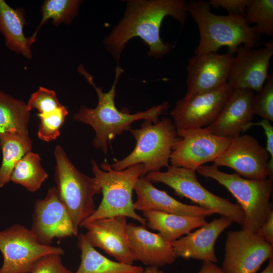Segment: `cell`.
<instances>
[{
  "label": "cell",
  "instance_id": "cell-1",
  "mask_svg": "<svg viewBox=\"0 0 273 273\" xmlns=\"http://www.w3.org/2000/svg\"><path fill=\"white\" fill-rule=\"evenodd\" d=\"M122 18L104 38L103 44L117 63L128 42L141 38L148 46L147 54L161 59L171 46L161 38L162 22L170 16L184 25L188 18L187 2L184 0H127Z\"/></svg>",
  "mask_w": 273,
  "mask_h": 273
},
{
  "label": "cell",
  "instance_id": "cell-2",
  "mask_svg": "<svg viewBox=\"0 0 273 273\" xmlns=\"http://www.w3.org/2000/svg\"><path fill=\"white\" fill-rule=\"evenodd\" d=\"M77 70L95 89L98 103L94 108L81 106L78 111L74 115L73 119L93 128L96 134L93 144L96 148L101 149L105 153L107 152L108 143L124 131H129L133 122L146 120L157 123L160 121L159 116L169 108L168 103L164 101L146 111L134 114L119 111L114 102L116 85L124 72L119 65H117L115 68L114 82L110 89L106 93L96 85L93 77L82 65H79Z\"/></svg>",
  "mask_w": 273,
  "mask_h": 273
},
{
  "label": "cell",
  "instance_id": "cell-3",
  "mask_svg": "<svg viewBox=\"0 0 273 273\" xmlns=\"http://www.w3.org/2000/svg\"><path fill=\"white\" fill-rule=\"evenodd\" d=\"M187 7L200 33L194 55L217 52L226 47L228 53L233 55L241 46L255 48L259 45L260 35L247 23L244 16L215 14L208 2L203 0L190 1Z\"/></svg>",
  "mask_w": 273,
  "mask_h": 273
},
{
  "label": "cell",
  "instance_id": "cell-4",
  "mask_svg": "<svg viewBox=\"0 0 273 273\" xmlns=\"http://www.w3.org/2000/svg\"><path fill=\"white\" fill-rule=\"evenodd\" d=\"M143 168V164H138L117 171L106 162L101 163L100 167L92 159V170L101 188L103 198L93 214L80 227L98 219L117 216L130 217L145 226L147 220L135 212L132 198L134 185L142 176Z\"/></svg>",
  "mask_w": 273,
  "mask_h": 273
},
{
  "label": "cell",
  "instance_id": "cell-5",
  "mask_svg": "<svg viewBox=\"0 0 273 273\" xmlns=\"http://www.w3.org/2000/svg\"><path fill=\"white\" fill-rule=\"evenodd\" d=\"M129 131L135 140V147L126 157L111 164L113 169L121 171L142 164V177L169 166L172 148L180 139L170 118L164 117L157 123L145 120L140 128Z\"/></svg>",
  "mask_w": 273,
  "mask_h": 273
},
{
  "label": "cell",
  "instance_id": "cell-6",
  "mask_svg": "<svg viewBox=\"0 0 273 273\" xmlns=\"http://www.w3.org/2000/svg\"><path fill=\"white\" fill-rule=\"evenodd\" d=\"M196 171L203 177L217 181L236 199L245 215L242 229L256 232L273 212L270 202L273 180L247 179L236 173L221 171L213 165H202Z\"/></svg>",
  "mask_w": 273,
  "mask_h": 273
},
{
  "label": "cell",
  "instance_id": "cell-7",
  "mask_svg": "<svg viewBox=\"0 0 273 273\" xmlns=\"http://www.w3.org/2000/svg\"><path fill=\"white\" fill-rule=\"evenodd\" d=\"M54 153L56 188L78 235L81 223L96 209L94 197L102 192L101 188L95 177L86 175L73 165L60 146L55 147Z\"/></svg>",
  "mask_w": 273,
  "mask_h": 273
},
{
  "label": "cell",
  "instance_id": "cell-8",
  "mask_svg": "<svg viewBox=\"0 0 273 273\" xmlns=\"http://www.w3.org/2000/svg\"><path fill=\"white\" fill-rule=\"evenodd\" d=\"M196 171L169 165L165 172H151L146 176L151 181L168 186L178 196L189 199L197 205L214 211L216 214L228 217L242 225L245 215L240 205L209 191L199 183Z\"/></svg>",
  "mask_w": 273,
  "mask_h": 273
},
{
  "label": "cell",
  "instance_id": "cell-9",
  "mask_svg": "<svg viewBox=\"0 0 273 273\" xmlns=\"http://www.w3.org/2000/svg\"><path fill=\"white\" fill-rule=\"evenodd\" d=\"M0 273H30L44 257L65 254L62 247L41 244L30 229L20 224L0 231Z\"/></svg>",
  "mask_w": 273,
  "mask_h": 273
},
{
  "label": "cell",
  "instance_id": "cell-10",
  "mask_svg": "<svg viewBox=\"0 0 273 273\" xmlns=\"http://www.w3.org/2000/svg\"><path fill=\"white\" fill-rule=\"evenodd\" d=\"M273 257V245L256 232L242 229L226 234L222 269L225 273H256Z\"/></svg>",
  "mask_w": 273,
  "mask_h": 273
},
{
  "label": "cell",
  "instance_id": "cell-11",
  "mask_svg": "<svg viewBox=\"0 0 273 273\" xmlns=\"http://www.w3.org/2000/svg\"><path fill=\"white\" fill-rule=\"evenodd\" d=\"M176 131L180 139L172 148L170 165L195 171L205 163L213 162L232 140L217 136L206 127Z\"/></svg>",
  "mask_w": 273,
  "mask_h": 273
},
{
  "label": "cell",
  "instance_id": "cell-12",
  "mask_svg": "<svg viewBox=\"0 0 273 273\" xmlns=\"http://www.w3.org/2000/svg\"><path fill=\"white\" fill-rule=\"evenodd\" d=\"M233 90L226 83L213 90L193 96H185L178 100L170 113L176 130L198 129L210 125Z\"/></svg>",
  "mask_w": 273,
  "mask_h": 273
},
{
  "label": "cell",
  "instance_id": "cell-13",
  "mask_svg": "<svg viewBox=\"0 0 273 273\" xmlns=\"http://www.w3.org/2000/svg\"><path fill=\"white\" fill-rule=\"evenodd\" d=\"M39 243L51 245L55 239L77 236L70 214L56 187L34 203L30 229Z\"/></svg>",
  "mask_w": 273,
  "mask_h": 273
},
{
  "label": "cell",
  "instance_id": "cell-14",
  "mask_svg": "<svg viewBox=\"0 0 273 273\" xmlns=\"http://www.w3.org/2000/svg\"><path fill=\"white\" fill-rule=\"evenodd\" d=\"M269 159L265 148L256 138L246 134L232 139L213 165L230 167L247 179L260 180L268 178Z\"/></svg>",
  "mask_w": 273,
  "mask_h": 273
},
{
  "label": "cell",
  "instance_id": "cell-15",
  "mask_svg": "<svg viewBox=\"0 0 273 273\" xmlns=\"http://www.w3.org/2000/svg\"><path fill=\"white\" fill-rule=\"evenodd\" d=\"M233 57L227 83L234 89L258 92L268 76L270 62L273 55V41L264 47L253 48L240 46Z\"/></svg>",
  "mask_w": 273,
  "mask_h": 273
},
{
  "label": "cell",
  "instance_id": "cell-16",
  "mask_svg": "<svg viewBox=\"0 0 273 273\" xmlns=\"http://www.w3.org/2000/svg\"><path fill=\"white\" fill-rule=\"evenodd\" d=\"M233 55L211 52L191 57L187 67V92L193 96L216 89L227 83Z\"/></svg>",
  "mask_w": 273,
  "mask_h": 273
},
{
  "label": "cell",
  "instance_id": "cell-17",
  "mask_svg": "<svg viewBox=\"0 0 273 273\" xmlns=\"http://www.w3.org/2000/svg\"><path fill=\"white\" fill-rule=\"evenodd\" d=\"M126 217L117 216L98 219L82 226L89 243L99 248L118 262L132 265L134 258L129 246Z\"/></svg>",
  "mask_w": 273,
  "mask_h": 273
},
{
  "label": "cell",
  "instance_id": "cell-18",
  "mask_svg": "<svg viewBox=\"0 0 273 273\" xmlns=\"http://www.w3.org/2000/svg\"><path fill=\"white\" fill-rule=\"evenodd\" d=\"M254 94L252 90L233 89L217 116L206 127L207 129L220 137L233 139L240 136L251 127Z\"/></svg>",
  "mask_w": 273,
  "mask_h": 273
},
{
  "label": "cell",
  "instance_id": "cell-19",
  "mask_svg": "<svg viewBox=\"0 0 273 273\" xmlns=\"http://www.w3.org/2000/svg\"><path fill=\"white\" fill-rule=\"evenodd\" d=\"M233 223L231 218L221 216L173 241L171 244L177 257L216 263V240Z\"/></svg>",
  "mask_w": 273,
  "mask_h": 273
},
{
  "label": "cell",
  "instance_id": "cell-20",
  "mask_svg": "<svg viewBox=\"0 0 273 273\" xmlns=\"http://www.w3.org/2000/svg\"><path fill=\"white\" fill-rule=\"evenodd\" d=\"M127 233L134 261L159 267L173 263L177 258L171 243L159 233H152L144 225L132 223L127 224Z\"/></svg>",
  "mask_w": 273,
  "mask_h": 273
},
{
  "label": "cell",
  "instance_id": "cell-21",
  "mask_svg": "<svg viewBox=\"0 0 273 273\" xmlns=\"http://www.w3.org/2000/svg\"><path fill=\"white\" fill-rule=\"evenodd\" d=\"M133 190L137 195V199L133 203L135 210L205 217L216 214L214 211L176 200L166 192L155 188L146 176L139 178Z\"/></svg>",
  "mask_w": 273,
  "mask_h": 273
},
{
  "label": "cell",
  "instance_id": "cell-22",
  "mask_svg": "<svg viewBox=\"0 0 273 273\" xmlns=\"http://www.w3.org/2000/svg\"><path fill=\"white\" fill-rule=\"evenodd\" d=\"M25 24L23 10L13 9L4 0H0V31L6 46L11 51L31 59V47L36 38L25 36L23 28Z\"/></svg>",
  "mask_w": 273,
  "mask_h": 273
},
{
  "label": "cell",
  "instance_id": "cell-23",
  "mask_svg": "<svg viewBox=\"0 0 273 273\" xmlns=\"http://www.w3.org/2000/svg\"><path fill=\"white\" fill-rule=\"evenodd\" d=\"M143 215L148 226L158 231L170 243L208 222L205 217L184 216L156 211H143Z\"/></svg>",
  "mask_w": 273,
  "mask_h": 273
},
{
  "label": "cell",
  "instance_id": "cell-24",
  "mask_svg": "<svg viewBox=\"0 0 273 273\" xmlns=\"http://www.w3.org/2000/svg\"><path fill=\"white\" fill-rule=\"evenodd\" d=\"M81 261L75 273H142V266L127 264L108 259L87 241L84 234L78 239Z\"/></svg>",
  "mask_w": 273,
  "mask_h": 273
},
{
  "label": "cell",
  "instance_id": "cell-25",
  "mask_svg": "<svg viewBox=\"0 0 273 273\" xmlns=\"http://www.w3.org/2000/svg\"><path fill=\"white\" fill-rule=\"evenodd\" d=\"M3 159L0 166V188L11 181L16 164L28 152L31 151L32 142L28 134L5 132L0 134Z\"/></svg>",
  "mask_w": 273,
  "mask_h": 273
},
{
  "label": "cell",
  "instance_id": "cell-26",
  "mask_svg": "<svg viewBox=\"0 0 273 273\" xmlns=\"http://www.w3.org/2000/svg\"><path fill=\"white\" fill-rule=\"evenodd\" d=\"M30 111L23 101L0 90V134L5 132L28 134Z\"/></svg>",
  "mask_w": 273,
  "mask_h": 273
},
{
  "label": "cell",
  "instance_id": "cell-27",
  "mask_svg": "<svg viewBox=\"0 0 273 273\" xmlns=\"http://www.w3.org/2000/svg\"><path fill=\"white\" fill-rule=\"evenodd\" d=\"M37 153H27L16 164L11 176V181L24 187L30 192L39 190L49 175L41 165Z\"/></svg>",
  "mask_w": 273,
  "mask_h": 273
},
{
  "label": "cell",
  "instance_id": "cell-28",
  "mask_svg": "<svg viewBox=\"0 0 273 273\" xmlns=\"http://www.w3.org/2000/svg\"><path fill=\"white\" fill-rule=\"evenodd\" d=\"M82 3L79 0H47L41 7L42 18L40 23L32 36L36 38L40 27L49 19L54 25L69 24L78 15Z\"/></svg>",
  "mask_w": 273,
  "mask_h": 273
},
{
  "label": "cell",
  "instance_id": "cell-29",
  "mask_svg": "<svg viewBox=\"0 0 273 273\" xmlns=\"http://www.w3.org/2000/svg\"><path fill=\"white\" fill-rule=\"evenodd\" d=\"M247 23L255 24L259 35L273 36V0H250L244 15Z\"/></svg>",
  "mask_w": 273,
  "mask_h": 273
},
{
  "label": "cell",
  "instance_id": "cell-30",
  "mask_svg": "<svg viewBox=\"0 0 273 273\" xmlns=\"http://www.w3.org/2000/svg\"><path fill=\"white\" fill-rule=\"evenodd\" d=\"M68 111L62 106L54 111L38 114L40 119L37 132L38 138L44 142L56 140L60 134V128L64 123Z\"/></svg>",
  "mask_w": 273,
  "mask_h": 273
},
{
  "label": "cell",
  "instance_id": "cell-31",
  "mask_svg": "<svg viewBox=\"0 0 273 273\" xmlns=\"http://www.w3.org/2000/svg\"><path fill=\"white\" fill-rule=\"evenodd\" d=\"M254 115L262 119L273 121V74H268L261 88L254 94L252 99Z\"/></svg>",
  "mask_w": 273,
  "mask_h": 273
},
{
  "label": "cell",
  "instance_id": "cell-32",
  "mask_svg": "<svg viewBox=\"0 0 273 273\" xmlns=\"http://www.w3.org/2000/svg\"><path fill=\"white\" fill-rule=\"evenodd\" d=\"M26 105L29 111L36 109L39 114L54 111L63 106L54 90L42 86L31 95Z\"/></svg>",
  "mask_w": 273,
  "mask_h": 273
},
{
  "label": "cell",
  "instance_id": "cell-33",
  "mask_svg": "<svg viewBox=\"0 0 273 273\" xmlns=\"http://www.w3.org/2000/svg\"><path fill=\"white\" fill-rule=\"evenodd\" d=\"M30 273H74L66 267L62 260L61 256L50 255L41 259L33 267Z\"/></svg>",
  "mask_w": 273,
  "mask_h": 273
},
{
  "label": "cell",
  "instance_id": "cell-34",
  "mask_svg": "<svg viewBox=\"0 0 273 273\" xmlns=\"http://www.w3.org/2000/svg\"><path fill=\"white\" fill-rule=\"evenodd\" d=\"M250 0H210L208 2L214 8H222L229 14L244 16L247 7Z\"/></svg>",
  "mask_w": 273,
  "mask_h": 273
},
{
  "label": "cell",
  "instance_id": "cell-35",
  "mask_svg": "<svg viewBox=\"0 0 273 273\" xmlns=\"http://www.w3.org/2000/svg\"><path fill=\"white\" fill-rule=\"evenodd\" d=\"M259 125L262 127L266 138V147L265 149L269 155L268 163V178L273 180V126L270 121L262 119L256 123L252 122L251 126Z\"/></svg>",
  "mask_w": 273,
  "mask_h": 273
},
{
  "label": "cell",
  "instance_id": "cell-36",
  "mask_svg": "<svg viewBox=\"0 0 273 273\" xmlns=\"http://www.w3.org/2000/svg\"><path fill=\"white\" fill-rule=\"evenodd\" d=\"M256 233L267 242L273 245V212Z\"/></svg>",
  "mask_w": 273,
  "mask_h": 273
},
{
  "label": "cell",
  "instance_id": "cell-37",
  "mask_svg": "<svg viewBox=\"0 0 273 273\" xmlns=\"http://www.w3.org/2000/svg\"><path fill=\"white\" fill-rule=\"evenodd\" d=\"M197 273H225L221 267L211 261H203L199 271Z\"/></svg>",
  "mask_w": 273,
  "mask_h": 273
},
{
  "label": "cell",
  "instance_id": "cell-38",
  "mask_svg": "<svg viewBox=\"0 0 273 273\" xmlns=\"http://www.w3.org/2000/svg\"><path fill=\"white\" fill-rule=\"evenodd\" d=\"M142 273H165L163 270L160 269L158 267L148 266Z\"/></svg>",
  "mask_w": 273,
  "mask_h": 273
},
{
  "label": "cell",
  "instance_id": "cell-39",
  "mask_svg": "<svg viewBox=\"0 0 273 273\" xmlns=\"http://www.w3.org/2000/svg\"><path fill=\"white\" fill-rule=\"evenodd\" d=\"M260 273H273V257L269 259L267 266Z\"/></svg>",
  "mask_w": 273,
  "mask_h": 273
}]
</instances>
